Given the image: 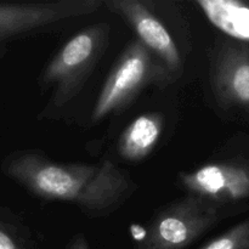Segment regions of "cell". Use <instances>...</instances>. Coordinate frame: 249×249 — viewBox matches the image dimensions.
I'll use <instances>...</instances> for the list:
<instances>
[{"label":"cell","mask_w":249,"mask_h":249,"mask_svg":"<svg viewBox=\"0 0 249 249\" xmlns=\"http://www.w3.org/2000/svg\"><path fill=\"white\" fill-rule=\"evenodd\" d=\"M2 170L36 196L71 202L94 215L114 211L133 190L129 175L109 160L63 164L39 152L24 151L9 156Z\"/></svg>","instance_id":"1"},{"label":"cell","mask_w":249,"mask_h":249,"mask_svg":"<svg viewBox=\"0 0 249 249\" xmlns=\"http://www.w3.org/2000/svg\"><path fill=\"white\" fill-rule=\"evenodd\" d=\"M111 27L97 23L73 36L46 66L43 83L53 88L51 102L61 107L82 90L109 41Z\"/></svg>","instance_id":"2"},{"label":"cell","mask_w":249,"mask_h":249,"mask_svg":"<svg viewBox=\"0 0 249 249\" xmlns=\"http://www.w3.org/2000/svg\"><path fill=\"white\" fill-rule=\"evenodd\" d=\"M169 82L160 61L140 41H133L109 72L94 105L92 122L123 111L147 85Z\"/></svg>","instance_id":"3"},{"label":"cell","mask_w":249,"mask_h":249,"mask_svg":"<svg viewBox=\"0 0 249 249\" xmlns=\"http://www.w3.org/2000/svg\"><path fill=\"white\" fill-rule=\"evenodd\" d=\"M218 218V207L189 195L157 213L135 249H185L215 225Z\"/></svg>","instance_id":"4"},{"label":"cell","mask_w":249,"mask_h":249,"mask_svg":"<svg viewBox=\"0 0 249 249\" xmlns=\"http://www.w3.org/2000/svg\"><path fill=\"white\" fill-rule=\"evenodd\" d=\"M101 0L0 4V45L21 34L96 12Z\"/></svg>","instance_id":"5"},{"label":"cell","mask_w":249,"mask_h":249,"mask_svg":"<svg viewBox=\"0 0 249 249\" xmlns=\"http://www.w3.org/2000/svg\"><path fill=\"white\" fill-rule=\"evenodd\" d=\"M104 5L130 24L139 41L160 61L170 82L180 77L182 58L179 49L147 2L141 0H107Z\"/></svg>","instance_id":"6"},{"label":"cell","mask_w":249,"mask_h":249,"mask_svg":"<svg viewBox=\"0 0 249 249\" xmlns=\"http://www.w3.org/2000/svg\"><path fill=\"white\" fill-rule=\"evenodd\" d=\"M179 180L190 195L216 207L249 198V164L246 163H209L194 172L180 173Z\"/></svg>","instance_id":"7"},{"label":"cell","mask_w":249,"mask_h":249,"mask_svg":"<svg viewBox=\"0 0 249 249\" xmlns=\"http://www.w3.org/2000/svg\"><path fill=\"white\" fill-rule=\"evenodd\" d=\"M212 85L215 99L225 108H249V45L226 39L214 55Z\"/></svg>","instance_id":"8"},{"label":"cell","mask_w":249,"mask_h":249,"mask_svg":"<svg viewBox=\"0 0 249 249\" xmlns=\"http://www.w3.org/2000/svg\"><path fill=\"white\" fill-rule=\"evenodd\" d=\"M164 123V116L158 112L139 116L119 138L118 152L121 157L130 162L145 160L160 141Z\"/></svg>","instance_id":"9"},{"label":"cell","mask_w":249,"mask_h":249,"mask_svg":"<svg viewBox=\"0 0 249 249\" xmlns=\"http://www.w3.org/2000/svg\"><path fill=\"white\" fill-rule=\"evenodd\" d=\"M212 24L230 39L249 45V2L241 0H197Z\"/></svg>","instance_id":"10"},{"label":"cell","mask_w":249,"mask_h":249,"mask_svg":"<svg viewBox=\"0 0 249 249\" xmlns=\"http://www.w3.org/2000/svg\"><path fill=\"white\" fill-rule=\"evenodd\" d=\"M201 249H249V219L229 229Z\"/></svg>","instance_id":"11"},{"label":"cell","mask_w":249,"mask_h":249,"mask_svg":"<svg viewBox=\"0 0 249 249\" xmlns=\"http://www.w3.org/2000/svg\"><path fill=\"white\" fill-rule=\"evenodd\" d=\"M0 249H27L24 241L12 224L0 216Z\"/></svg>","instance_id":"12"},{"label":"cell","mask_w":249,"mask_h":249,"mask_svg":"<svg viewBox=\"0 0 249 249\" xmlns=\"http://www.w3.org/2000/svg\"><path fill=\"white\" fill-rule=\"evenodd\" d=\"M67 249H90V248H89V243H88L87 238H85L83 235H77L73 237L72 241H71Z\"/></svg>","instance_id":"13"}]
</instances>
